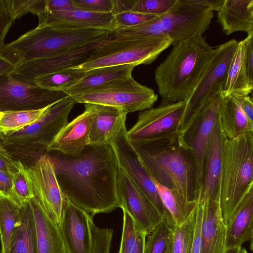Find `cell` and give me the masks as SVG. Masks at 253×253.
<instances>
[{"mask_svg":"<svg viewBox=\"0 0 253 253\" xmlns=\"http://www.w3.org/2000/svg\"><path fill=\"white\" fill-rule=\"evenodd\" d=\"M69 95L63 91L43 88L13 72L0 76V112L39 110Z\"/></svg>","mask_w":253,"mask_h":253,"instance_id":"cell-12","label":"cell"},{"mask_svg":"<svg viewBox=\"0 0 253 253\" xmlns=\"http://www.w3.org/2000/svg\"><path fill=\"white\" fill-rule=\"evenodd\" d=\"M89 223L92 236L91 253H110L113 230L96 226L91 216Z\"/></svg>","mask_w":253,"mask_h":253,"instance_id":"cell-39","label":"cell"},{"mask_svg":"<svg viewBox=\"0 0 253 253\" xmlns=\"http://www.w3.org/2000/svg\"><path fill=\"white\" fill-rule=\"evenodd\" d=\"M46 154L67 200L93 216L121 208L120 167L109 143L89 144L75 155L56 151Z\"/></svg>","mask_w":253,"mask_h":253,"instance_id":"cell-1","label":"cell"},{"mask_svg":"<svg viewBox=\"0 0 253 253\" xmlns=\"http://www.w3.org/2000/svg\"><path fill=\"white\" fill-rule=\"evenodd\" d=\"M13 174L0 169V196L16 204L13 193Z\"/></svg>","mask_w":253,"mask_h":253,"instance_id":"cell-45","label":"cell"},{"mask_svg":"<svg viewBox=\"0 0 253 253\" xmlns=\"http://www.w3.org/2000/svg\"><path fill=\"white\" fill-rule=\"evenodd\" d=\"M202 217V208L198 203L196 208V221L194 236L190 253H200L201 252V226Z\"/></svg>","mask_w":253,"mask_h":253,"instance_id":"cell-47","label":"cell"},{"mask_svg":"<svg viewBox=\"0 0 253 253\" xmlns=\"http://www.w3.org/2000/svg\"><path fill=\"white\" fill-rule=\"evenodd\" d=\"M108 143L114 150L120 168L145 194L162 217L171 220L155 184L127 137L126 122L121 125Z\"/></svg>","mask_w":253,"mask_h":253,"instance_id":"cell-14","label":"cell"},{"mask_svg":"<svg viewBox=\"0 0 253 253\" xmlns=\"http://www.w3.org/2000/svg\"><path fill=\"white\" fill-rule=\"evenodd\" d=\"M76 102L69 96L50 106L35 123L10 135H4L3 146L16 161L33 166L47 152L48 146L68 123Z\"/></svg>","mask_w":253,"mask_h":253,"instance_id":"cell-7","label":"cell"},{"mask_svg":"<svg viewBox=\"0 0 253 253\" xmlns=\"http://www.w3.org/2000/svg\"><path fill=\"white\" fill-rule=\"evenodd\" d=\"M176 0H136L132 11L159 15L167 11Z\"/></svg>","mask_w":253,"mask_h":253,"instance_id":"cell-40","label":"cell"},{"mask_svg":"<svg viewBox=\"0 0 253 253\" xmlns=\"http://www.w3.org/2000/svg\"><path fill=\"white\" fill-rule=\"evenodd\" d=\"M71 96L76 103L95 104L120 108L127 114L152 107L158 95L136 82L132 75L115 79Z\"/></svg>","mask_w":253,"mask_h":253,"instance_id":"cell-9","label":"cell"},{"mask_svg":"<svg viewBox=\"0 0 253 253\" xmlns=\"http://www.w3.org/2000/svg\"><path fill=\"white\" fill-rule=\"evenodd\" d=\"M215 51L203 35L191 36L174 44L154 71L163 100L170 102L187 100L206 75Z\"/></svg>","mask_w":253,"mask_h":253,"instance_id":"cell-2","label":"cell"},{"mask_svg":"<svg viewBox=\"0 0 253 253\" xmlns=\"http://www.w3.org/2000/svg\"><path fill=\"white\" fill-rule=\"evenodd\" d=\"M173 225L170 219L164 217L154 229L147 235L144 253H167L169 236Z\"/></svg>","mask_w":253,"mask_h":253,"instance_id":"cell-36","label":"cell"},{"mask_svg":"<svg viewBox=\"0 0 253 253\" xmlns=\"http://www.w3.org/2000/svg\"><path fill=\"white\" fill-rule=\"evenodd\" d=\"M135 67L133 64H127L102 67L90 70L85 72L81 79L64 92L69 96H73L109 81L131 76Z\"/></svg>","mask_w":253,"mask_h":253,"instance_id":"cell-30","label":"cell"},{"mask_svg":"<svg viewBox=\"0 0 253 253\" xmlns=\"http://www.w3.org/2000/svg\"><path fill=\"white\" fill-rule=\"evenodd\" d=\"M91 216L67 200L59 227L67 253H91Z\"/></svg>","mask_w":253,"mask_h":253,"instance_id":"cell-19","label":"cell"},{"mask_svg":"<svg viewBox=\"0 0 253 253\" xmlns=\"http://www.w3.org/2000/svg\"><path fill=\"white\" fill-rule=\"evenodd\" d=\"M20 209L21 207L11 200L0 196V253H10Z\"/></svg>","mask_w":253,"mask_h":253,"instance_id":"cell-32","label":"cell"},{"mask_svg":"<svg viewBox=\"0 0 253 253\" xmlns=\"http://www.w3.org/2000/svg\"><path fill=\"white\" fill-rule=\"evenodd\" d=\"M123 211V226L120 248L118 253H131L136 245L140 232L130 214Z\"/></svg>","mask_w":253,"mask_h":253,"instance_id":"cell-38","label":"cell"},{"mask_svg":"<svg viewBox=\"0 0 253 253\" xmlns=\"http://www.w3.org/2000/svg\"><path fill=\"white\" fill-rule=\"evenodd\" d=\"M221 93H217L210 100L183 137L180 140L177 139L180 144L188 148L193 159L197 202L202 191L209 140L219 118V107L223 99Z\"/></svg>","mask_w":253,"mask_h":253,"instance_id":"cell-13","label":"cell"},{"mask_svg":"<svg viewBox=\"0 0 253 253\" xmlns=\"http://www.w3.org/2000/svg\"><path fill=\"white\" fill-rule=\"evenodd\" d=\"M99 41L85 62L70 69L86 72L106 66L149 65L155 61L172 42L171 38L168 35L127 41L107 42Z\"/></svg>","mask_w":253,"mask_h":253,"instance_id":"cell-8","label":"cell"},{"mask_svg":"<svg viewBox=\"0 0 253 253\" xmlns=\"http://www.w3.org/2000/svg\"><path fill=\"white\" fill-rule=\"evenodd\" d=\"M167 253H169L168 251Z\"/></svg>","mask_w":253,"mask_h":253,"instance_id":"cell-57","label":"cell"},{"mask_svg":"<svg viewBox=\"0 0 253 253\" xmlns=\"http://www.w3.org/2000/svg\"><path fill=\"white\" fill-rule=\"evenodd\" d=\"M118 191L121 208L130 214L137 230L146 235L149 234L163 217L145 194L120 168Z\"/></svg>","mask_w":253,"mask_h":253,"instance_id":"cell-16","label":"cell"},{"mask_svg":"<svg viewBox=\"0 0 253 253\" xmlns=\"http://www.w3.org/2000/svg\"><path fill=\"white\" fill-rule=\"evenodd\" d=\"M226 138L218 118L208 142L202 191L198 203L204 199L219 198L223 150Z\"/></svg>","mask_w":253,"mask_h":253,"instance_id":"cell-22","label":"cell"},{"mask_svg":"<svg viewBox=\"0 0 253 253\" xmlns=\"http://www.w3.org/2000/svg\"><path fill=\"white\" fill-rule=\"evenodd\" d=\"M213 11L197 0H176L165 13L140 24L109 31L100 42L127 41L168 35L171 45L196 35H203L210 28Z\"/></svg>","mask_w":253,"mask_h":253,"instance_id":"cell-3","label":"cell"},{"mask_svg":"<svg viewBox=\"0 0 253 253\" xmlns=\"http://www.w3.org/2000/svg\"><path fill=\"white\" fill-rule=\"evenodd\" d=\"M152 180L173 224L179 225L187 220L196 210L197 202L188 201L175 191L162 185L153 179Z\"/></svg>","mask_w":253,"mask_h":253,"instance_id":"cell-31","label":"cell"},{"mask_svg":"<svg viewBox=\"0 0 253 253\" xmlns=\"http://www.w3.org/2000/svg\"><path fill=\"white\" fill-rule=\"evenodd\" d=\"M240 253H248L245 249L241 247Z\"/></svg>","mask_w":253,"mask_h":253,"instance_id":"cell-55","label":"cell"},{"mask_svg":"<svg viewBox=\"0 0 253 253\" xmlns=\"http://www.w3.org/2000/svg\"><path fill=\"white\" fill-rule=\"evenodd\" d=\"M198 203L202 208L200 253H225L226 224L221 214L219 198L204 199Z\"/></svg>","mask_w":253,"mask_h":253,"instance_id":"cell-21","label":"cell"},{"mask_svg":"<svg viewBox=\"0 0 253 253\" xmlns=\"http://www.w3.org/2000/svg\"><path fill=\"white\" fill-rule=\"evenodd\" d=\"M197 1L213 11H217L222 4L224 0H197Z\"/></svg>","mask_w":253,"mask_h":253,"instance_id":"cell-50","label":"cell"},{"mask_svg":"<svg viewBox=\"0 0 253 253\" xmlns=\"http://www.w3.org/2000/svg\"><path fill=\"white\" fill-rule=\"evenodd\" d=\"M14 18L9 0H0V47L4 44V39Z\"/></svg>","mask_w":253,"mask_h":253,"instance_id":"cell-42","label":"cell"},{"mask_svg":"<svg viewBox=\"0 0 253 253\" xmlns=\"http://www.w3.org/2000/svg\"><path fill=\"white\" fill-rule=\"evenodd\" d=\"M23 164L14 160L3 145H0V169L14 174Z\"/></svg>","mask_w":253,"mask_h":253,"instance_id":"cell-44","label":"cell"},{"mask_svg":"<svg viewBox=\"0 0 253 253\" xmlns=\"http://www.w3.org/2000/svg\"><path fill=\"white\" fill-rule=\"evenodd\" d=\"M99 39L52 57L25 63L16 67L13 72L34 81L36 77L75 67L89 58Z\"/></svg>","mask_w":253,"mask_h":253,"instance_id":"cell-18","label":"cell"},{"mask_svg":"<svg viewBox=\"0 0 253 253\" xmlns=\"http://www.w3.org/2000/svg\"><path fill=\"white\" fill-rule=\"evenodd\" d=\"M4 135L0 132V145H3Z\"/></svg>","mask_w":253,"mask_h":253,"instance_id":"cell-54","label":"cell"},{"mask_svg":"<svg viewBox=\"0 0 253 253\" xmlns=\"http://www.w3.org/2000/svg\"><path fill=\"white\" fill-rule=\"evenodd\" d=\"M107 32L37 27L0 47V57L15 68L25 63L52 57L94 42Z\"/></svg>","mask_w":253,"mask_h":253,"instance_id":"cell-5","label":"cell"},{"mask_svg":"<svg viewBox=\"0 0 253 253\" xmlns=\"http://www.w3.org/2000/svg\"><path fill=\"white\" fill-rule=\"evenodd\" d=\"M85 110L68 123L48 146L47 152L56 151L63 154H79L89 144V134L93 112L90 104H84ZM46 152V153H47Z\"/></svg>","mask_w":253,"mask_h":253,"instance_id":"cell-20","label":"cell"},{"mask_svg":"<svg viewBox=\"0 0 253 253\" xmlns=\"http://www.w3.org/2000/svg\"><path fill=\"white\" fill-rule=\"evenodd\" d=\"M84 73L85 72L67 69L36 77L34 81L43 88L64 91L76 84Z\"/></svg>","mask_w":253,"mask_h":253,"instance_id":"cell-35","label":"cell"},{"mask_svg":"<svg viewBox=\"0 0 253 253\" xmlns=\"http://www.w3.org/2000/svg\"><path fill=\"white\" fill-rule=\"evenodd\" d=\"M253 236V188L247 194L226 224V250L241 248L252 241Z\"/></svg>","mask_w":253,"mask_h":253,"instance_id":"cell-24","label":"cell"},{"mask_svg":"<svg viewBox=\"0 0 253 253\" xmlns=\"http://www.w3.org/2000/svg\"><path fill=\"white\" fill-rule=\"evenodd\" d=\"M241 104L249 125L253 128V102L252 97L250 95L242 97L241 98Z\"/></svg>","mask_w":253,"mask_h":253,"instance_id":"cell-49","label":"cell"},{"mask_svg":"<svg viewBox=\"0 0 253 253\" xmlns=\"http://www.w3.org/2000/svg\"><path fill=\"white\" fill-rule=\"evenodd\" d=\"M241 248V247L228 250L225 253H240Z\"/></svg>","mask_w":253,"mask_h":253,"instance_id":"cell-53","label":"cell"},{"mask_svg":"<svg viewBox=\"0 0 253 253\" xmlns=\"http://www.w3.org/2000/svg\"><path fill=\"white\" fill-rule=\"evenodd\" d=\"M29 202L35 219L38 253H67L59 226L34 197Z\"/></svg>","mask_w":253,"mask_h":253,"instance_id":"cell-26","label":"cell"},{"mask_svg":"<svg viewBox=\"0 0 253 253\" xmlns=\"http://www.w3.org/2000/svg\"><path fill=\"white\" fill-rule=\"evenodd\" d=\"M26 168L34 198L59 226L67 199L58 184L50 158L45 154L33 166Z\"/></svg>","mask_w":253,"mask_h":253,"instance_id":"cell-15","label":"cell"},{"mask_svg":"<svg viewBox=\"0 0 253 253\" xmlns=\"http://www.w3.org/2000/svg\"><path fill=\"white\" fill-rule=\"evenodd\" d=\"M93 112L89 134V144L108 143L120 126L126 122L127 113L107 105L90 104Z\"/></svg>","mask_w":253,"mask_h":253,"instance_id":"cell-27","label":"cell"},{"mask_svg":"<svg viewBox=\"0 0 253 253\" xmlns=\"http://www.w3.org/2000/svg\"><path fill=\"white\" fill-rule=\"evenodd\" d=\"M0 114H1V112H0Z\"/></svg>","mask_w":253,"mask_h":253,"instance_id":"cell-56","label":"cell"},{"mask_svg":"<svg viewBox=\"0 0 253 253\" xmlns=\"http://www.w3.org/2000/svg\"><path fill=\"white\" fill-rule=\"evenodd\" d=\"M187 100L163 102L156 107L140 111L137 121L127 135L131 143H145L161 140H177Z\"/></svg>","mask_w":253,"mask_h":253,"instance_id":"cell-11","label":"cell"},{"mask_svg":"<svg viewBox=\"0 0 253 253\" xmlns=\"http://www.w3.org/2000/svg\"><path fill=\"white\" fill-rule=\"evenodd\" d=\"M10 253H38L35 219L29 202L21 207Z\"/></svg>","mask_w":253,"mask_h":253,"instance_id":"cell-29","label":"cell"},{"mask_svg":"<svg viewBox=\"0 0 253 253\" xmlns=\"http://www.w3.org/2000/svg\"><path fill=\"white\" fill-rule=\"evenodd\" d=\"M114 16L116 25V29H121L140 24L153 19L157 15L128 11L118 13Z\"/></svg>","mask_w":253,"mask_h":253,"instance_id":"cell-41","label":"cell"},{"mask_svg":"<svg viewBox=\"0 0 253 253\" xmlns=\"http://www.w3.org/2000/svg\"><path fill=\"white\" fill-rule=\"evenodd\" d=\"M35 110L1 112L0 132L4 135L14 133L38 121L49 107Z\"/></svg>","mask_w":253,"mask_h":253,"instance_id":"cell-33","label":"cell"},{"mask_svg":"<svg viewBox=\"0 0 253 253\" xmlns=\"http://www.w3.org/2000/svg\"><path fill=\"white\" fill-rule=\"evenodd\" d=\"M238 41L230 40L216 47L206 75L187 100L178 139L180 140L202 110L217 93L221 92L226 73Z\"/></svg>","mask_w":253,"mask_h":253,"instance_id":"cell-10","label":"cell"},{"mask_svg":"<svg viewBox=\"0 0 253 253\" xmlns=\"http://www.w3.org/2000/svg\"><path fill=\"white\" fill-rule=\"evenodd\" d=\"M13 193L16 203L20 207L34 197L27 168L23 165L13 174Z\"/></svg>","mask_w":253,"mask_h":253,"instance_id":"cell-37","label":"cell"},{"mask_svg":"<svg viewBox=\"0 0 253 253\" xmlns=\"http://www.w3.org/2000/svg\"><path fill=\"white\" fill-rule=\"evenodd\" d=\"M147 235L140 233L136 246L131 253H144L145 239Z\"/></svg>","mask_w":253,"mask_h":253,"instance_id":"cell-51","label":"cell"},{"mask_svg":"<svg viewBox=\"0 0 253 253\" xmlns=\"http://www.w3.org/2000/svg\"><path fill=\"white\" fill-rule=\"evenodd\" d=\"M15 68L5 59L0 57V76L14 71Z\"/></svg>","mask_w":253,"mask_h":253,"instance_id":"cell-52","label":"cell"},{"mask_svg":"<svg viewBox=\"0 0 253 253\" xmlns=\"http://www.w3.org/2000/svg\"><path fill=\"white\" fill-rule=\"evenodd\" d=\"M217 22L227 36L253 32V0H224L217 11Z\"/></svg>","mask_w":253,"mask_h":253,"instance_id":"cell-25","label":"cell"},{"mask_svg":"<svg viewBox=\"0 0 253 253\" xmlns=\"http://www.w3.org/2000/svg\"><path fill=\"white\" fill-rule=\"evenodd\" d=\"M196 221V209L185 222L173 225L169 239V253H190Z\"/></svg>","mask_w":253,"mask_h":253,"instance_id":"cell-34","label":"cell"},{"mask_svg":"<svg viewBox=\"0 0 253 253\" xmlns=\"http://www.w3.org/2000/svg\"><path fill=\"white\" fill-rule=\"evenodd\" d=\"M77 9L96 12L112 13V0H73Z\"/></svg>","mask_w":253,"mask_h":253,"instance_id":"cell-43","label":"cell"},{"mask_svg":"<svg viewBox=\"0 0 253 253\" xmlns=\"http://www.w3.org/2000/svg\"><path fill=\"white\" fill-rule=\"evenodd\" d=\"M219 119L227 139H235L253 131L243 110L240 98H223L219 107Z\"/></svg>","mask_w":253,"mask_h":253,"instance_id":"cell-28","label":"cell"},{"mask_svg":"<svg viewBox=\"0 0 253 253\" xmlns=\"http://www.w3.org/2000/svg\"><path fill=\"white\" fill-rule=\"evenodd\" d=\"M244 40L238 42L226 73L221 91L223 98H242L253 89V72L250 70L244 52Z\"/></svg>","mask_w":253,"mask_h":253,"instance_id":"cell-23","label":"cell"},{"mask_svg":"<svg viewBox=\"0 0 253 253\" xmlns=\"http://www.w3.org/2000/svg\"><path fill=\"white\" fill-rule=\"evenodd\" d=\"M136 0H112V13L116 15L118 13L132 11Z\"/></svg>","mask_w":253,"mask_h":253,"instance_id":"cell-48","label":"cell"},{"mask_svg":"<svg viewBox=\"0 0 253 253\" xmlns=\"http://www.w3.org/2000/svg\"><path fill=\"white\" fill-rule=\"evenodd\" d=\"M253 131L226 138L223 147L219 185L223 219L229 218L253 188Z\"/></svg>","mask_w":253,"mask_h":253,"instance_id":"cell-6","label":"cell"},{"mask_svg":"<svg viewBox=\"0 0 253 253\" xmlns=\"http://www.w3.org/2000/svg\"><path fill=\"white\" fill-rule=\"evenodd\" d=\"M131 143L152 179L186 200L197 202L195 167L187 147L177 140Z\"/></svg>","mask_w":253,"mask_h":253,"instance_id":"cell-4","label":"cell"},{"mask_svg":"<svg viewBox=\"0 0 253 253\" xmlns=\"http://www.w3.org/2000/svg\"><path fill=\"white\" fill-rule=\"evenodd\" d=\"M36 0H9L15 20L31 12Z\"/></svg>","mask_w":253,"mask_h":253,"instance_id":"cell-46","label":"cell"},{"mask_svg":"<svg viewBox=\"0 0 253 253\" xmlns=\"http://www.w3.org/2000/svg\"><path fill=\"white\" fill-rule=\"evenodd\" d=\"M38 28L51 27L66 30H99L107 32L116 29L112 13H96L79 9L64 11L43 10L37 15Z\"/></svg>","mask_w":253,"mask_h":253,"instance_id":"cell-17","label":"cell"}]
</instances>
